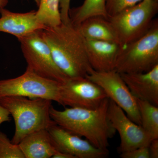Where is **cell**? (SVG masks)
Returning a JSON list of instances; mask_svg holds the SVG:
<instances>
[{
	"label": "cell",
	"mask_w": 158,
	"mask_h": 158,
	"mask_svg": "<svg viewBox=\"0 0 158 158\" xmlns=\"http://www.w3.org/2000/svg\"><path fill=\"white\" fill-rule=\"evenodd\" d=\"M109 102L106 98L94 109L68 107L59 110L52 106L50 114L58 125L83 137L97 148L108 150L109 141L116 133L108 116Z\"/></svg>",
	"instance_id": "cell-1"
},
{
	"label": "cell",
	"mask_w": 158,
	"mask_h": 158,
	"mask_svg": "<svg viewBox=\"0 0 158 158\" xmlns=\"http://www.w3.org/2000/svg\"><path fill=\"white\" fill-rule=\"evenodd\" d=\"M44 38L50 48L54 61L69 78L85 77L92 68L88 61L85 39L70 22L46 27Z\"/></svg>",
	"instance_id": "cell-2"
},
{
	"label": "cell",
	"mask_w": 158,
	"mask_h": 158,
	"mask_svg": "<svg viewBox=\"0 0 158 158\" xmlns=\"http://www.w3.org/2000/svg\"><path fill=\"white\" fill-rule=\"evenodd\" d=\"M52 102L46 99L22 96L0 97V104L9 111L14 119L15 131L12 143L18 144L31 133L48 130L56 124L50 114Z\"/></svg>",
	"instance_id": "cell-3"
},
{
	"label": "cell",
	"mask_w": 158,
	"mask_h": 158,
	"mask_svg": "<svg viewBox=\"0 0 158 158\" xmlns=\"http://www.w3.org/2000/svg\"><path fill=\"white\" fill-rule=\"evenodd\" d=\"M158 65V21L143 36L123 48L115 69L119 73L146 72Z\"/></svg>",
	"instance_id": "cell-4"
},
{
	"label": "cell",
	"mask_w": 158,
	"mask_h": 158,
	"mask_svg": "<svg viewBox=\"0 0 158 158\" xmlns=\"http://www.w3.org/2000/svg\"><path fill=\"white\" fill-rule=\"evenodd\" d=\"M158 11L156 0H142L108 18L123 48L143 36L151 27Z\"/></svg>",
	"instance_id": "cell-5"
},
{
	"label": "cell",
	"mask_w": 158,
	"mask_h": 158,
	"mask_svg": "<svg viewBox=\"0 0 158 158\" xmlns=\"http://www.w3.org/2000/svg\"><path fill=\"white\" fill-rule=\"evenodd\" d=\"M43 30L18 39L27 64V68L43 77L63 83L69 78L54 61L50 48L43 36Z\"/></svg>",
	"instance_id": "cell-6"
},
{
	"label": "cell",
	"mask_w": 158,
	"mask_h": 158,
	"mask_svg": "<svg viewBox=\"0 0 158 158\" xmlns=\"http://www.w3.org/2000/svg\"><path fill=\"white\" fill-rule=\"evenodd\" d=\"M60 84L40 76L27 68L19 76L0 80V97L18 96L46 99L59 104Z\"/></svg>",
	"instance_id": "cell-7"
},
{
	"label": "cell",
	"mask_w": 158,
	"mask_h": 158,
	"mask_svg": "<svg viewBox=\"0 0 158 158\" xmlns=\"http://www.w3.org/2000/svg\"><path fill=\"white\" fill-rule=\"evenodd\" d=\"M86 77L99 86L108 98L121 108L132 121L141 125L137 99L120 73L115 70L97 72L92 69Z\"/></svg>",
	"instance_id": "cell-8"
},
{
	"label": "cell",
	"mask_w": 158,
	"mask_h": 158,
	"mask_svg": "<svg viewBox=\"0 0 158 158\" xmlns=\"http://www.w3.org/2000/svg\"><path fill=\"white\" fill-rule=\"evenodd\" d=\"M59 104L71 108L94 109L107 98L104 90L85 77L69 78L60 84Z\"/></svg>",
	"instance_id": "cell-9"
},
{
	"label": "cell",
	"mask_w": 158,
	"mask_h": 158,
	"mask_svg": "<svg viewBox=\"0 0 158 158\" xmlns=\"http://www.w3.org/2000/svg\"><path fill=\"white\" fill-rule=\"evenodd\" d=\"M108 116L113 127L119 134L120 142L118 151L119 154L148 146L152 140L141 125L132 121L121 108L110 99Z\"/></svg>",
	"instance_id": "cell-10"
},
{
	"label": "cell",
	"mask_w": 158,
	"mask_h": 158,
	"mask_svg": "<svg viewBox=\"0 0 158 158\" xmlns=\"http://www.w3.org/2000/svg\"><path fill=\"white\" fill-rule=\"evenodd\" d=\"M57 150L67 153L76 158H104L109 154L108 150L99 149L86 139L56 123L48 129Z\"/></svg>",
	"instance_id": "cell-11"
},
{
	"label": "cell",
	"mask_w": 158,
	"mask_h": 158,
	"mask_svg": "<svg viewBox=\"0 0 158 158\" xmlns=\"http://www.w3.org/2000/svg\"><path fill=\"white\" fill-rule=\"evenodd\" d=\"M88 61L97 72L115 69L116 61L123 47L119 43L103 40H85Z\"/></svg>",
	"instance_id": "cell-12"
},
{
	"label": "cell",
	"mask_w": 158,
	"mask_h": 158,
	"mask_svg": "<svg viewBox=\"0 0 158 158\" xmlns=\"http://www.w3.org/2000/svg\"><path fill=\"white\" fill-rule=\"evenodd\" d=\"M120 74L136 98L158 106V65L146 72Z\"/></svg>",
	"instance_id": "cell-13"
},
{
	"label": "cell",
	"mask_w": 158,
	"mask_h": 158,
	"mask_svg": "<svg viewBox=\"0 0 158 158\" xmlns=\"http://www.w3.org/2000/svg\"><path fill=\"white\" fill-rule=\"evenodd\" d=\"M0 16V32L11 34L18 39L46 28L37 20L34 10L17 13L4 8Z\"/></svg>",
	"instance_id": "cell-14"
},
{
	"label": "cell",
	"mask_w": 158,
	"mask_h": 158,
	"mask_svg": "<svg viewBox=\"0 0 158 158\" xmlns=\"http://www.w3.org/2000/svg\"><path fill=\"white\" fill-rule=\"evenodd\" d=\"M18 144L25 158H52L58 151L47 129L31 133Z\"/></svg>",
	"instance_id": "cell-15"
},
{
	"label": "cell",
	"mask_w": 158,
	"mask_h": 158,
	"mask_svg": "<svg viewBox=\"0 0 158 158\" xmlns=\"http://www.w3.org/2000/svg\"><path fill=\"white\" fill-rule=\"evenodd\" d=\"M76 27L85 40L119 43L115 31L108 19L102 16L89 18Z\"/></svg>",
	"instance_id": "cell-16"
},
{
	"label": "cell",
	"mask_w": 158,
	"mask_h": 158,
	"mask_svg": "<svg viewBox=\"0 0 158 158\" xmlns=\"http://www.w3.org/2000/svg\"><path fill=\"white\" fill-rule=\"evenodd\" d=\"M106 3V0H85L81 6L69 10L70 22L77 26L90 17L102 16L108 19Z\"/></svg>",
	"instance_id": "cell-17"
},
{
	"label": "cell",
	"mask_w": 158,
	"mask_h": 158,
	"mask_svg": "<svg viewBox=\"0 0 158 158\" xmlns=\"http://www.w3.org/2000/svg\"><path fill=\"white\" fill-rule=\"evenodd\" d=\"M137 100L141 126L152 140L158 139V106L145 101Z\"/></svg>",
	"instance_id": "cell-18"
},
{
	"label": "cell",
	"mask_w": 158,
	"mask_h": 158,
	"mask_svg": "<svg viewBox=\"0 0 158 158\" xmlns=\"http://www.w3.org/2000/svg\"><path fill=\"white\" fill-rule=\"evenodd\" d=\"M38 7L36 18L46 27H56L62 23L59 0H40Z\"/></svg>",
	"instance_id": "cell-19"
},
{
	"label": "cell",
	"mask_w": 158,
	"mask_h": 158,
	"mask_svg": "<svg viewBox=\"0 0 158 158\" xmlns=\"http://www.w3.org/2000/svg\"><path fill=\"white\" fill-rule=\"evenodd\" d=\"M0 158H25L19 144H13L0 131Z\"/></svg>",
	"instance_id": "cell-20"
},
{
	"label": "cell",
	"mask_w": 158,
	"mask_h": 158,
	"mask_svg": "<svg viewBox=\"0 0 158 158\" xmlns=\"http://www.w3.org/2000/svg\"><path fill=\"white\" fill-rule=\"evenodd\" d=\"M142 0H106V8L108 18L112 17L131 8Z\"/></svg>",
	"instance_id": "cell-21"
},
{
	"label": "cell",
	"mask_w": 158,
	"mask_h": 158,
	"mask_svg": "<svg viewBox=\"0 0 158 158\" xmlns=\"http://www.w3.org/2000/svg\"><path fill=\"white\" fill-rule=\"evenodd\" d=\"M119 156L122 158H150L148 145L121 153Z\"/></svg>",
	"instance_id": "cell-22"
},
{
	"label": "cell",
	"mask_w": 158,
	"mask_h": 158,
	"mask_svg": "<svg viewBox=\"0 0 158 158\" xmlns=\"http://www.w3.org/2000/svg\"><path fill=\"white\" fill-rule=\"evenodd\" d=\"M71 0H59V10L62 23H67L70 21L69 11Z\"/></svg>",
	"instance_id": "cell-23"
},
{
	"label": "cell",
	"mask_w": 158,
	"mask_h": 158,
	"mask_svg": "<svg viewBox=\"0 0 158 158\" xmlns=\"http://www.w3.org/2000/svg\"><path fill=\"white\" fill-rule=\"evenodd\" d=\"M150 158H158V139H152L148 145Z\"/></svg>",
	"instance_id": "cell-24"
},
{
	"label": "cell",
	"mask_w": 158,
	"mask_h": 158,
	"mask_svg": "<svg viewBox=\"0 0 158 158\" xmlns=\"http://www.w3.org/2000/svg\"><path fill=\"white\" fill-rule=\"evenodd\" d=\"M10 114L9 111L0 104V125L3 122L10 121Z\"/></svg>",
	"instance_id": "cell-25"
},
{
	"label": "cell",
	"mask_w": 158,
	"mask_h": 158,
	"mask_svg": "<svg viewBox=\"0 0 158 158\" xmlns=\"http://www.w3.org/2000/svg\"><path fill=\"white\" fill-rule=\"evenodd\" d=\"M53 158H76L75 157L67 153L57 151L56 152L53 156Z\"/></svg>",
	"instance_id": "cell-26"
},
{
	"label": "cell",
	"mask_w": 158,
	"mask_h": 158,
	"mask_svg": "<svg viewBox=\"0 0 158 158\" xmlns=\"http://www.w3.org/2000/svg\"><path fill=\"white\" fill-rule=\"evenodd\" d=\"M9 3V0H0V13L1 10L6 8Z\"/></svg>",
	"instance_id": "cell-27"
},
{
	"label": "cell",
	"mask_w": 158,
	"mask_h": 158,
	"mask_svg": "<svg viewBox=\"0 0 158 158\" xmlns=\"http://www.w3.org/2000/svg\"><path fill=\"white\" fill-rule=\"evenodd\" d=\"M34 1L36 3V5H37V6H39L40 0H34Z\"/></svg>",
	"instance_id": "cell-28"
},
{
	"label": "cell",
	"mask_w": 158,
	"mask_h": 158,
	"mask_svg": "<svg viewBox=\"0 0 158 158\" xmlns=\"http://www.w3.org/2000/svg\"><path fill=\"white\" fill-rule=\"evenodd\" d=\"M156 1H158V0H156Z\"/></svg>",
	"instance_id": "cell-29"
}]
</instances>
